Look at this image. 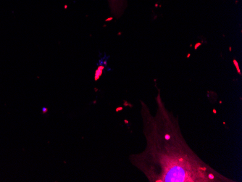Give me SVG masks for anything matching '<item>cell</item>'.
Segmentation results:
<instances>
[{
    "label": "cell",
    "instance_id": "cell-1",
    "mask_svg": "<svg viewBox=\"0 0 242 182\" xmlns=\"http://www.w3.org/2000/svg\"><path fill=\"white\" fill-rule=\"evenodd\" d=\"M110 12L115 16L123 15L129 5L128 0H107Z\"/></svg>",
    "mask_w": 242,
    "mask_h": 182
},
{
    "label": "cell",
    "instance_id": "cell-2",
    "mask_svg": "<svg viewBox=\"0 0 242 182\" xmlns=\"http://www.w3.org/2000/svg\"><path fill=\"white\" fill-rule=\"evenodd\" d=\"M102 70H97V72H96V74H95V80H97L99 78V77H100V75H102Z\"/></svg>",
    "mask_w": 242,
    "mask_h": 182
},
{
    "label": "cell",
    "instance_id": "cell-3",
    "mask_svg": "<svg viewBox=\"0 0 242 182\" xmlns=\"http://www.w3.org/2000/svg\"><path fill=\"white\" fill-rule=\"evenodd\" d=\"M41 111H42L43 114H46V112H48V108H47V107H42V109H41Z\"/></svg>",
    "mask_w": 242,
    "mask_h": 182
},
{
    "label": "cell",
    "instance_id": "cell-4",
    "mask_svg": "<svg viewBox=\"0 0 242 182\" xmlns=\"http://www.w3.org/2000/svg\"><path fill=\"white\" fill-rule=\"evenodd\" d=\"M234 63H235V66H236V67H237V70H238V73H240V70H239V67H238V64H237V62H235V60H234Z\"/></svg>",
    "mask_w": 242,
    "mask_h": 182
},
{
    "label": "cell",
    "instance_id": "cell-5",
    "mask_svg": "<svg viewBox=\"0 0 242 182\" xmlns=\"http://www.w3.org/2000/svg\"><path fill=\"white\" fill-rule=\"evenodd\" d=\"M121 110H123V107H118V108H116V109H115V111H116V112H119V111H121Z\"/></svg>",
    "mask_w": 242,
    "mask_h": 182
},
{
    "label": "cell",
    "instance_id": "cell-6",
    "mask_svg": "<svg viewBox=\"0 0 242 182\" xmlns=\"http://www.w3.org/2000/svg\"><path fill=\"white\" fill-rule=\"evenodd\" d=\"M208 177H209V178H210V179H214L215 178V176L212 174H209L208 175Z\"/></svg>",
    "mask_w": 242,
    "mask_h": 182
},
{
    "label": "cell",
    "instance_id": "cell-7",
    "mask_svg": "<svg viewBox=\"0 0 242 182\" xmlns=\"http://www.w3.org/2000/svg\"><path fill=\"white\" fill-rule=\"evenodd\" d=\"M165 138L166 140H169L170 138V136L169 134H166L165 136Z\"/></svg>",
    "mask_w": 242,
    "mask_h": 182
},
{
    "label": "cell",
    "instance_id": "cell-8",
    "mask_svg": "<svg viewBox=\"0 0 242 182\" xmlns=\"http://www.w3.org/2000/svg\"><path fill=\"white\" fill-rule=\"evenodd\" d=\"M213 113H215V114H216L217 113V111H216V109H213Z\"/></svg>",
    "mask_w": 242,
    "mask_h": 182
},
{
    "label": "cell",
    "instance_id": "cell-9",
    "mask_svg": "<svg viewBox=\"0 0 242 182\" xmlns=\"http://www.w3.org/2000/svg\"><path fill=\"white\" fill-rule=\"evenodd\" d=\"M124 122H125V123H126V124L129 123V120H125Z\"/></svg>",
    "mask_w": 242,
    "mask_h": 182
},
{
    "label": "cell",
    "instance_id": "cell-10",
    "mask_svg": "<svg viewBox=\"0 0 242 182\" xmlns=\"http://www.w3.org/2000/svg\"><path fill=\"white\" fill-rule=\"evenodd\" d=\"M179 161H181V162H182V161H183V159L180 158V159H179Z\"/></svg>",
    "mask_w": 242,
    "mask_h": 182
}]
</instances>
